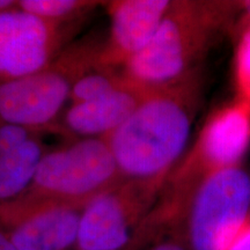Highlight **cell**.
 Returning a JSON list of instances; mask_svg holds the SVG:
<instances>
[{
  "mask_svg": "<svg viewBox=\"0 0 250 250\" xmlns=\"http://www.w3.org/2000/svg\"><path fill=\"white\" fill-rule=\"evenodd\" d=\"M147 89L127 83L116 92L83 103H71L62 114L52 133L71 140L108 138L136 110Z\"/></svg>",
  "mask_w": 250,
  "mask_h": 250,
  "instance_id": "obj_11",
  "label": "cell"
},
{
  "mask_svg": "<svg viewBox=\"0 0 250 250\" xmlns=\"http://www.w3.org/2000/svg\"><path fill=\"white\" fill-rule=\"evenodd\" d=\"M72 31L71 26L48 22L19 6L0 13V83L48 66Z\"/></svg>",
  "mask_w": 250,
  "mask_h": 250,
  "instance_id": "obj_9",
  "label": "cell"
},
{
  "mask_svg": "<svg viewBox=\"0 0 250 250\" xmlns=\"http://www.w3.org/2000/svg\"><path fill=\"white\" fill-rule=\"evenodd\" d=\"M39 134L43 133L17 125L0 124V158Z\"/></svg>",
  "mask_w": 250,
  "mask_h": 250,
  "instance_id": "obj_16",
  "label": "cell"
},
{
  "mask_svg": "<svg viewBox=\"0 0 250 250\" xmlns=\"http://www.w3.org/2000/svg\"><path fill=\"white\" fill-rule=\"evenodd\" d=\"M240 0H173L149 44L122 68L129 83L153 89L202 68L212 48L233 30Z\"/></svg>",
  "mask_w": 250,
  "mask_h": 250,
  "instance_id": "obj_2",
  "label": "cell"
},
{
  "mask_svg": "<svg viewBox=\"0 0 250 250\" xmlns=\"http://www.w3.org/2000/svg\"><path fill=\"white\" fill-rule=\"evenodd\" d=\"M250 148V104L241 100L220 105L206 118L191 148L174 168L151 218L164 230L182 225L193 193L212 175L242 166Z\"/></svg>",
  "mask_w": 250,
  "mask_h": 250,
  "instance_id": "obj_3",
  "label": "cell"
},
{
  "mask_svg": "<svg viewBox=\"0 0 250 250\" xmlns=\"http://www.w3.org/2000/svg\"><path fill=\"white\" fill-rule=\"evenodd\" d=\"M127 83L121 70L95 67L79 78L72 87L70 102L83 103L116 92Z\"/></svg>",
  "mask_w": 250,
  "mask_h": 250,
  "instance_id": "obj_14",
  "label": "cell"
},
{
  "mask_svg": "<svg viewBox=\"0 0 250 250\" xmlns=\"http://www.w3.org/2000/svg\"><path fill=\"white\" fill-rule=\"evenodd\" d=\"M225 250H250V217Z\"/></svg>",
  "mask_w": 250,
  "mask_h": 250,
  "instance_id": "obj_18",
  "label": "cell"
},
{
  "mask_svg": "<svg viewBox=\"0 0 250 250\" xmlns=\"http://www.w3.org/2000/svg\"><path fill=\"white\" fill-rule=\"evenodd\" d=\"M103 1L98 0H18L19 8L48 22L71 26Z\"/></svg>",
  "mask_w": 250,
  "mask_h": 250,
  "instance_id": "obj_13",
  "label": "cell"
},
{
  "mask_svg": "<svg viewBox=\"0 0 250 250\" xmlns=\"http://www.w3.org/2000/svg\"><path fill=\"white\" fill-rule=\"evenodd\" d=\"M102 43L93 39L70 43L46 67L0 83V124L52 132L74 83L98 66Z\"/></svg>",
  "mask_w": 250,
  "mask_h": 250,
  "instance_id": "obj_4",
  "label": "cell"
},
{
  "mask_svg": "<svg viewBox=\"0 0 250 250\" xmlns=\"http://www.w3.org/2000/svg\"><path fill=\"white\" fill-rule=\"evenodd\" d=\"M161 190L122 180L93 198L80 219L77 250H125L139 243V228L158 202Z\"/></svg>",
  "mask_w": 250,
  "mask_h": 250,
  "instance_id": "obj_7",
  "label": "cell"
},
{
  "mask_svg": "<svg viewBox=\"0 0 250 250\" xmlns=\"http://www.w3.org/2000/svg\"><path fill=\"white\" fill-rule=\"evenodd\" d=\"M18 6V0H0V13Z\"/></svg>",
  "mask_w": 250,
  "mask_h": 250,
  "instance_id": "obj_20",
  "label": "cell"
},
{
  "mask_svg": "<svg viewBox=\"0 0 250 250\" xmlns=\"http://www.w3.org/2000/svg\"><path fill=\"white\" fill-rule=\"evenodd\" d=\"M48 151L39 134L0 158V204L26 191Z\"/></svg>",
  "mask_w": 250,
  "mask_h": 250,
  "instance_id": "obj_12",
  "label": "cell"
},
{
  "mask_svg": "<svg viewBox=\"0 0 250 250\" xmlns=\"http://www.w3.org/2000/svg\"><path fill=\"white\" fill-rule=\"evenodd\" d=\"M148 250H189L182 226L174 228L153 243Z\"/></svg>",
  "mask_w": 250,
  "mask_h": 250,
  "instance_id": "obj_17",
  "label": "cell"
},
{
  "mask_svg": "<svg viewBox=\"0 0 250 250\" xmlns=\"http://www.w3.org/2000/svg\"><path fill=\"white\" fill-rule=\"evenodd\" d=\"M0 250H17L9 241V239L1 227H0Z\"/></svg>",
  "mask_w": 250,
  "mask_h": 250,
  "instance_id": "obj_19",
  "label": "cell"
},
{
  "mask_svg": "<svg viewBox=\"0 0 250 250\" xmlns=\"http://www.w3.org/2000/svg\"><path fill=\"white\" fill-rule=\"evenodd\" d=\"M173 0L103 1L110 18L108 39L102 43L98 67L122 70L149 44Z\"/></svg>",
  "mask_w": 250,
  "mask_h": 250,
  "instance_id": "obj_10",
  "label": "cell"
},
{
  "mask_svg": "<svg viewBox=\"0 0 250 250\" xmlns=\"http://www.w3.org/2000/svg\"><path fill=\"white\" fill-rule=\"evenodd\" d=\"M233 30L236 33L233 57L235 99L250 104V17L240 15Z\"/></svg>",
  "mask_w": 250,
  "mask_h": 250,
  "instance_id": "obj_15",
  "label": "cell"
},
{
  "mask_svg": "<svg viewBox=\"0 0 250 250\" xmlns=\"http://www.w3.org/2000/svg\"><path fill=\"white\" fill-rule=\"evenodd\" d=\"M125 250H137V249L133 248V247H130V248H127V249H125Z\"/></svg>",
  "mask_w": 250,
  "mask_h": 250,
  "instance_id": "obj_22",
  "label": "cell"
},
{
  "mask_svg": "<svg viewBox=\"0 0 250 250\" xmlns=\"http://www.w3.org/2000/svg\"><path fill=\"white\" fill-rule=\"evenodd\" d=\"M122 180L107 139H73L45 153L30 186L21 195L87 205Z\"/></svg>",
  "mask_w": 250,
  "mask_h": 250,
  "instance_id": "obj_5",
  "label": "cell"
},
{
  "mask_svg": "<svg viewBox=\"0 0 250 250\" xmlns=\"http://www.w3.org/2000/svg\"><path fill=\"white\" fill-rule=\"evenodd\" d=\"M85 206L20 195L0 204V227L17 250H68Z\"/></svg>",
  "mask_w": 250,
  "mask_h": 250,
  "instance_id": "obj_8",
  "label": "cell"
},
{
  "mask_svg": "<svg viewBox=\"0 0 250 250\" xmlns=\"http://www.w3.org/2000/svg\"><path fill=\"white\" fill-rule=\"evenodd\" d=\"M241 2V13L240 15L250 17V0H240Z\"/></svg>",
  "mask_w": 250,
  "mask_h": 250,
  "instance_id": "obj_21",
  "label": "cell"
},
{
  "mask_svg": "<svg viewBox=\"0 0 250 250\" xmlns=\"http://www.w3.org/2000/svg\"><path fill=\"white\" fill-rule=\"evenodd\" d=\"M250 217V174L242 166L205 180L182 221L189 250H225Z\"/></svg>",
  "mask_w": 250,
  "mask_h": 250,
  "instance_id": "obj_6",
  "label": "cell"
},
{
  "mask_svg": "<svg viewBox=\"0 0 250 250\" xmlns=\"http://www.w3.org/2000/svg\"><path fill=\"white\" fill-rule=\"evenodd\" d=\"M203 68L170 85L147 89L126 122L108 138L124 180L162 191L179 164L204 100Z\"/></svg>",
  "mask_w": 250,
  "mask_h": 250,
  "instance_id": "obj_1",
  "label": "cell"
}]
</instances>
